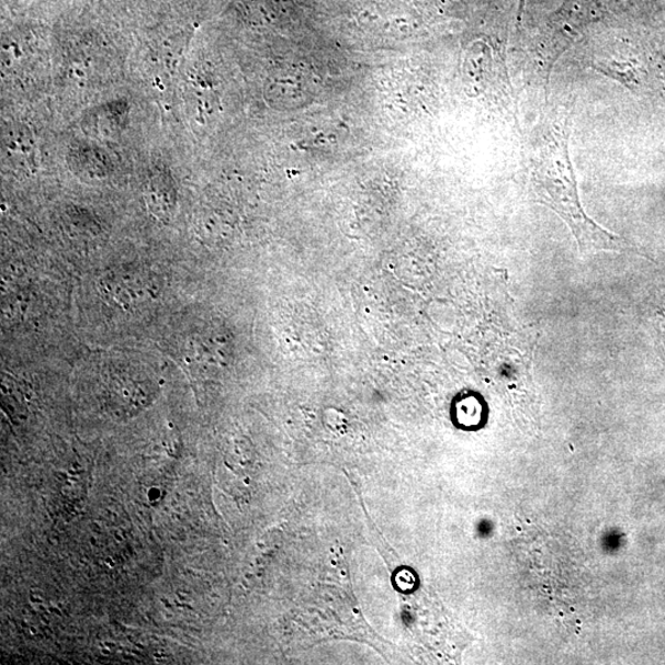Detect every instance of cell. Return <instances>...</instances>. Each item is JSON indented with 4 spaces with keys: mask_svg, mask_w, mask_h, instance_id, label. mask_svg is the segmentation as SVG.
<instances>
[{
    "mask_svg": "<svg viewBox=\"0 0 665 665\" xmlns=\"http://www.w3.org/2000/svg\"><path fill=\"white\" fill-rule=\"evenodd\" d=\"M3 153L9 165L16 169L33 170L38 154L35 138L24 126L9 128L3 137Z\"/></svg>",
    "mask_w": 665,
    "mask_h": 665,
    "instance_id": "7a4b0ae2",
    "label": "cell"
},
{
    "mask_svg": "<svg viewBox=\"0 0 665 665\" xmlns=\"http://www.w3.org/2000/svg\"><path fill=\"white\" fill-rule=\"evenodd\" d=\"M571 129V114H559L543 120L532 135L528 173L530 198L564 221L576 238L581 253L624 250L627 244L599 226L583 208L570 154Z\"/></svg>",
    "mask_w": 665,
    "mask_h": 665,
    "instance_id": "6da1fadb",
    "label": "cell"
}]
</instances>
